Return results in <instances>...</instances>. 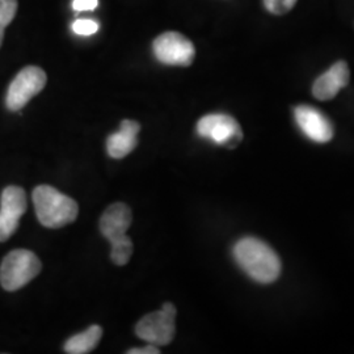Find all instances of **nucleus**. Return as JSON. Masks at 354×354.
Listing matches in <instances>:
<instances>
[{"instance_id":"obj_1","label":"nucleus","mask_w":354,"mask_h":354,"mask_svg":"<svg viewBox=\"0 0 354 354\" xmlns=\"http://www.w3.org/2000/svg\"><path fill=\"white\" fill-rule=\"evenodd\" d=\"M238 266L256 282L272 283L279 279L281 261L266 243L256 238H243L234 247Z\"/></svg>"},{"instance_id":"obj_2","label":"nucleus","mask_w":354,"mask_h":354,"mask_svg":"<svg viewBox=\"0 0 354 354\" xmlns=\"http://www.w3.org/2000/svg\"><path fill=\"white\" fill-rule=\"evenodd\" d=\"M38 221L48 228H61L73 223L79 213L77 203L50 185H38L32 194Z\"/></svg>"},{"instance_id":"obj_3","label":"nucleus","mask_w":354,"mask_h":354,"mask_svg":"<svg viewBox=\"0 0 354 354\" xmlns=\"http://www.w3.org/2000/svg\"><path fill=\"white\" fill-rule=\"evenodd\" d=\"M42 269L37 254L28 250L8 253L0 266V283L7 291H16L36 279Z\"/></svg>"},{"instance_id":"obj_4","label":"nucleus","mask_w":354,"mask_h":354,"mask_svg":"<svg viewBox=\"0 0 354 354\" xmlns=\"http://www.w3.org/2000/svg\"><path fill=\"white\" fill-rule=\"evenodd\" d=\"M175 304H167L162 306L159 311L147 314L140 319L136 326L137 336L147 344L156 346H165L175 337Z\"/></svg>"},{"instance_id":"obj_5","label":"nucleus","mask_w":354,"mask_h":354,"mask_svg":"<svg viewBox=\"0 0 354 354\" xmlns=\"http://www.w3.org/2000/svg\"><path fill=\"white\" fill-rule=\"evenodd\" d=\"M46 82L48 76L37 66H28L23 68L10 84L6 97L7 108L11 112L21 111L32 97L44 89Z\"/></svg>"},{"instance_id":"obj_6","label":"nucleus","mask_w":354,"mask_h":354,"mask_svg":"<svg viewBox=\"0 0 354 354\" xmlns=\"http://www.w3.org/2000/svg\"><path fill=\"white\" fill-rule=\"evenodd\" d=\"M197 133L205 140L219 146L235 149L243 138V131L238 121L228 114H207L197 124Z\"/></svg>"},{"instance_id":"obj_7","label":"nucleus","mask_w":354,"mask_h":354,"mask_svg":"<svg viewBox=\"0 0 354 354\" xmlns=\"http://www.w3.org/2000/svg\"><path fill=\"white\" fill-rule=\"evenodd\" d=\"M152 49L156 59L168 66L188 67L196 57V49L192 41L177 32L160 35L153 41Z\"/></svg>"},{"instance_id":"obj_8","label":"nucleus","mask_w":354,"mask_h":354,"mask_svg":"<svg viewBox=\"0 0 354 354\" xmlns=\"http://www.w3.org/2000/svg\"><path fill=\"white\" fill-rule=\"evenodd\" d=\"M26 212V196L23 188L10 185L3 190L0 197V243L12 236Z\"/></svg>"},{"instance_id":"obj_9","label":"nucleus","mask_w":354,"mask_h":354,"mask_svg":"<svg viewBox=\"0 0 354 354\" xmlns=\"http://www.w3.org/2000/svg\"><path fill=\"white\" fill-rule=\"evenodd\" d=\"M133 214L127 203H115L111 205L100 219V231L102 236L112 245L131 241L127 231L131 226Z\"/></svg>"},{"instance_id":"obj_10","label":"nucleus","mask_w":354,"mask_h":354,"mask_svg":"<svg viewBox=\"0 0 354 354\" xmlns=\"http://www.w3.org/2000/svg\"><path fill=\"white\" fill-rule=\"evenodd\" d=\"M295 121L304 136L317 143H326L333 137V127L328 118L310 105H299L294 111Z\"/></svg>"},{"instance_id":"obj_11","label":"nucleus","mask_w":354,"mask_h":354,"mask_svg":"<svg viewBox=\"0 0 354 354\" xmlns=\"http://www.w3.org/2000/svg\"><path fill=\"white\" fill-rule=\"evenodd\" d=\"M349 77L351 71L348 64L344 61H340L333 64L323 75L317 77L313 87V93L317 100H332L339 93L340 89L346 87V84L349 83Z\"/></svg>"},{"instance_id":"obj_12","label":"nucleus","mask_w":354,"mask_h":354,"mask_svg":"<svg viewBox=\"0 0 354 354\" xmlns=\"http://www.w3.org/2000/svg\"><path fill=\"white\" fill-rule=\"evenodd\" d=\"M140 125L133 120H124L120 130L113 133L106 140V151L113 159H122L134 151L138 145V133Z\"/></svg>"},{"instance_id":"obj_13","label":"nucleus","mask_w":354,"mask_h":354,"mask_svg":"<svg viewBox=\"0 0 354 354\" xmlns=\"http://www.w3.org/2000/svg\"><path fill=\"white\" fill-rule=\"evenodd\" d=\"M102 336L100 326H91L84 332L70 337L64 344V352L68 354L91 353L102 340Z\"/></svg>"},{"instance_id":"obj_14","label":"nucleus","mask_w":354,"mask_h":354,"mask_svg":"<svg viewBox=\"0 0 354 354\" xmlns=\"http://www.w3.org/2000/svg\"><path fill=\"white\" fill-rule=\"evenodd\" d=\"M17 12V0H0V28L10 26Z\"/></svg>"},{"instance_id":"obj_15","label":"nucleus","mask_w":354,"mask_h":354,"mask_svg":"<svg viewBox=\"0 0 354 354\" xmlns=\"http://www.w3.org/2000/svg\"><path fill=\"white\" fill-rule=\"evenodd\" d=\"M297 0H264L266 10L274 15H283L294 8Z\"/></svg>"},{"instance_id":"obj_16","label":"nucleus","mask_w":354,"mask_h":354,"mask_svg":"<svg viewBox=\"0 0 354 354\" xmlns=\"http://www.w3.org/2000/svg\"><path fill=\"white\" fill-rule=\"evenodd\" d=\"M99 24L93 20H75L73 24V30L79 36H92L97 33Z\"/></svg>"},{"instance_id":"obj_17","label":"nucleus","mask_w":354,"mask_h":354,"mask_svg":"<svg viewBox=\"0 0 354 354\" xmlns=\"http://www.w3.org/2000/svg\"><path fill=\"white\" fill-rule=\"evenodd\" d=\"M99 6V0H74L73 8L76 12L82 11H92Z\"/></svg>"},{"instance_id":"obj_18","label":"nucleus","mask_w":354,"mask_h":354,"mask_svg":"<svg viewBox=\"0 0 354 354\" xmlns=\"http://www.w3.org/2000/svg\"><path fill=\"white\" fill-rule=\"evenodd\" d=\"M160 353V349L156 346V345H152L149 344L147 346H143V348H134V349H130L127 351V354H159Z\"/></svg>"},{"instance_id":"obj_19","label":"nucleus","mask_w":354,"mask_h":354,"mask_svg":"<svg viewBox=\"0 0 354 354\" xmlns=\"http://www.w3.org/2000/svg\"><path fill=\"white\" fill-rule=\"evenodd\" d=\"M3 38H4V28H0V46L3 42Z\"/></svg>"}]
</instances>
